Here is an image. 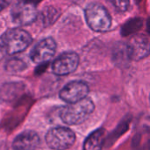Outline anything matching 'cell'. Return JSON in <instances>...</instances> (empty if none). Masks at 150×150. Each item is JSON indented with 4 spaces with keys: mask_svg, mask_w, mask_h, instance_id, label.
<instances>
[{
    "mask_svg": "<svg viewBox=\"0 0 150 150\" xmlns=\"http://www.w3.org/2000/svg\"><path fill=\"white\" fill-rule=\"evenodd\" d=\"M95 105L89 98L63 106L60 111L61 120L67 125L76 126L83 123L93 112Z\"/></svg>",
    "mask_w": 150,
    "mask_h": 150,
    "instance_id": "cell-1",
    "label": "cell"
},
{
    "mask_svg": "<svg viewBox=\"0 0 150 150\" xmlns=\"http://www.w3.org/2000/svg\"><path fill=\"white\" fill-rule=\"evenodd\" d=\"M32 42V37L26 31L20 28L7 30L1 37L3 50L9 54H15L24 51Z\"/></svg>",
    "mask_w": 150,
    "mask_h": 150,
    "instance_id": "cell-2",
    "label": "cell"
},
{
    "mask_svg": "<svg viewBox=\"0 0 150 150\" xmlns=\"http://www.w3.org/2000/svg\"><path fill=\"white\" fill-rule=\"evenodd\" d=\"M85 18L89 26L96 32L107 31L112 25V18L108 11L100 4L91 3L87 5Z\"/></svg>",
    "mask_w": 150,
    "mask_h": 150,
    "instance_id": "cell-3",
    "label": "cell"
},
{
    "mask_svg": "<svg viewBox=\"0 0 150 150\" xmlns=\"http://www.w3.org/2000/svg\"><path fill=\"white\" fill-rule=\"evenodd\" d=\"M76 142L75 133L67 127H59L50 129L46 134V142L53 150H67Z\"/></svg>",
    "mask_w": 150,
    "mask_h": 150,
    "instance_id": "cell-4",
    "label": "cell"
},
{
    "mask_svg": "<svg viewBox=\"0 0 150 150\" xmlns=\"http://www.w3.org/2000/svg\"><path fill=\"white\" fill-rule=\"evenodd\" d=\"M38 11L32 2L21 0L15 4L11 9V18L14 23L20 25H30L35 21Z\"/></svg>",
    "mask_w": 150,
    "mask_h": 150,
    "instance_id": "cell-5",
    "label": "cell"
},
{
    "mask_svg": "<svg viewBox=\"0 0 150 150\" xmlns=\"http://www.w3.org/2000/svg\"><path fill=\"white\" fill-rule=\"evenodd\" d=\"M79 64V56L74 52L60 54L52 63V71L56 76H66L74 72Z\"/></svg>",
    "mask_w": 150,
    "mask_h": 150,
    "instance_id": "cell-6",
    "label": "cell"
},
{
    "mask_svg": "<svg viewBox=\"0 0 150 150\" xmlns=\"http://www.w3.org/2000/svg\"><path fill=\"white\" fill-rule=\"evenodd\" d=\"M90 91L89 86L83 81H73L67 83L60 91L59 97L64 102L71 104L87 97Z\"/></svg>",
    "mask_w": 150,
    "mask_h": 150,
    "instance_id": "cell-7",
    "label": "cell"
},
{
    "mask_svg": "<svg viewBox=\"0 0 150 150\" xmlns=\"http://www.w3.org/2000/svg\"><path fill=\"white\" fill-rule=\"evenodd\" d=\"M55 51V41L52 38H46L35 45L30 54V57L33 62L41 64L48 62L54 55Z\"/></svg>",
    "mask_w": 150,
    "mask_h": 150,
    "instance_id": "cell-8",
    "label": "cell"
},
{
    "mask_svg": "<svg viewBox=\"0 0 150 150\" xmlns=\"http://www.w3.org/2000/svg\"><path fill=\"white\" fill-rule=\"evenodd\" d=\"M126 45L130 60L139 61L147 57L149 54V41L144 35H134Z\"/></svg>",
    "mask_w": 150,
    "mask_h": 150,
    "instance_id": "cell-9",
    "label": "cell"
},
{
    "mask_svg": "<svg viewBox=\"0 0 150 150\" xmlns=\"http://www.w3.org/2000/svg\"><path fill=\"white\" fill-rule=\"evenodd\" d=\"M40 143L38 134L34 131L27 130L19 134L12 142L13 150H35Z\"/></svg>",
    "mask_w": 150,
    "mask_h": 150,
    "instance_id": "cell-10",
    "label": "cell"
},
{
    "mask_svg": "<svg viewBox=\"0 0 150 150\" xmlns=\"http://www.w3.org/2000/svg\"><path fill=\"white\" fill-rule=\"evenodd\" d=\"M105 143V130L99 128L91 133L83 143V150H101Z\"/></svg>",
    "mask_w": 150,
    "mask_h": 150,
    "instance_id": "cell-11",
    "label": "cell"
},
{
    "mask_svg": "<svg viewBox=\"0 0 150 150\" xmlns=\"http://www.w3.org/2000/svg\"><path fill=\"white\" fill-rule=\"evenodd\" d=\"M22 87L23 86H20L19 83H11L4 84L1 88L0 95L4 99H11L14 97H16V94L18 93V91L22 90Z\"/></svg>",
    "mask_w": 150,
    "mask_h": 150,
    "instance_id": "cell-12",
    "label": "cell"
},
{
    "mask_svg": "<svg viewBox=\"0 0 150 150\" xmlns=\"http://www.w3.org/2000/svg\"><path fill=\"white\" fill-rule=\"evenodd\" d=\"M26 67V64L24 61L18 58H12L9 60L5 64V69L9 72H20L24 70Z\"/></svg>",
    "mask_w": 150,
    "mask_h": 150,
    "instance_id": "cell-13",
    "label": "cell"
},
{
    "mask_svg": "<svg viewBox=\"0 0 150 150\" xmlns=\"http://www.w3.org/2000/svg\"><path fill=\"white\" fill-rule=\"evenodd\" d=\"M57 17H58V12L53 7H48L47 9H44L41 13V18L45 25L51 24Z\"/></svg>",
    "mask_w": 150,
    "mask_h": 150,
    "instance_id": "cell-14",
    "label": "cell"
},
{
    "mask_svg": "<svg viewBox=\"0 0 150 150\" xmlns=\"http://www.w3.org/2000/svg\"><path fill=\"white\" fill-rule=\"evenodd\" d=\"M114 58L116 62H124L125 60H130L128 57L127 45L126 44H119L114 49Z\"/></svg>",
    "mask_w": 150,
    "mask_h": 150,
    "instance_id": "cell-15",
    "label": "cell"
},
{
    "mask_svg": "<svg viewBox=\"0 0 150 150\" xmlns=\"http://www.w3.org/2000/svg\"><path fill=\"white\" fill-rule=\"evenodd\" d=\"M116 10L120 12H125L129 9L130 0H109Z\"/></svg>",
    "mask_w": 150,
    "mask_h": 150,
    "instance_id": "cell-16",
    "label": "cell"
},
{
    "mask_svg": "<svg viewBox=\"0 0 150 150\" xmlns=\"http://www.w3.org/2000/svg\"><path fill=\"white\" fill-rule=\"evenodd\" d=\"M11 0H0V11L6 8L10 4H11Z\"/></svg>",
    "mask_w": 150,
    "mask_h": 150,
    "instance_id": "cell-17",
    "label": "cell"
},
{
    "mask_svg": "<svg viewBox=\"0 0 150 150\" xmlns=\"http://www.w3.org/2000/svg\"><path fill=\"white\" fill-rule=\"evenodd\" d=\"M4 50H3V48H2V47H0V60L2 59V57L4 56Z\"/></svg>",
    "mask_w": 150,
    "mask_h": 150,
    "instance_id": "cell-18",
    "label": "cell"
},
{
    "mask_svg": "<svg viewBox=\"0 0 150 150\" xmlns=\"http://www.w3.org/2000/svg\"><path fill=\"white\" fill-rule=\"evenodd\" d=\"M73 1H76V2H81V1H83V0H73Z\"/></svg>",
    "mask_w": 150,
    "mask_h": 150,
    "instance_id": "cell-19",
    "label": "cell"
}]
</instances>
